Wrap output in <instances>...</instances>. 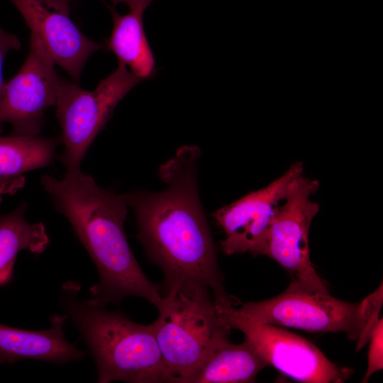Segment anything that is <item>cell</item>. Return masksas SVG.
<instances>
[{
	"label": "cell",
	"mask_w": 383,
	"mask_h": 383,
	"mask_svg": "<svg viewBox=\"0 0 383 383\" xmlns=\"http://www.w3.org/2000/svg\"><path fill=\"white\" fill-rule=\"evenodd\" d=\"M124 65L100 82L94 91L60 79L56 99V117L61 128L64 150L60 155L66 172L81 170L90 145L104 128L121 100L143 81Z\"/></svg>",
	"instance_id": "cell-6"
},
{
	"label": "cell",
	"mask_w": 383,
	"mask_h": 383,
	"mask_svg": "<svg viewBox=\"0 0 383 383\" xmlns=\"http://www.w3.org/2000/svg\"><path fill=\"white\" fill-rule=\"evenodd\" d=\"M40 183L96 267L99 279L89 288L90 299L106 306L138 296L157 306L162 298L160 287L144 274L127 240L128 206L123 194L99 187L81 170L65 172L61 179L43 175Z\"/></svg>",
	"instance_id": "cell-2"
},
{
	"label": "cell",
	"mask_w": 383,
	"mask_h": 383,
	"mask_svg": "<svg viewBox=\"0 0 383 383\" xmlns=\"http://www.w3.org/2000/svg\"><path fill=\"white\" fill-rule=\"evenodd\" d=\"M152 323L168 382L185 383L211 351L232 330L208 288L178 285L162 295Z\"/></svg>",
	"instance_id": "cell-4"
},
{
	"label": "cell",
	"mask_w": 383,
	"mask_h": 383,
	"mask_svg": "<svg viewBox=\"0 0 383 383\" xmlns=\"http://www.w3.org/2000/svg\"><path fill=\"white\" fill-rule=\"evenodd\" d=\"M238 309L261 323L311 332H343L354 341L364 337L370 320L366 298L357 303L348 302L295 280L282 294L244 303Z\"/></svg>",
	"instance_id": "cell-5"
},
{
	"label": "cell",
	"mask_w": 383,
	"mask_h": 383,
	"mask_svg": "<svg viewBox=\"0 0 383 383\" xmlns=\"http://www.w3.org/2000/svg\"><path fill=\"white\" fill-rule=\"evenodd\" d=\"M81 289L77 281H67L62 286L60 303L94 359L96 382H168L152 324L135 323L82 298Z\"/></svg>",
	"instance_id": "cell-3"
},
{
	"label": "cell",
	"mask_w": 383,
	"mask_h": 383,
	"mask_svg": "<svg viewBox=\"0 0 383 383\" xmlns=\"http://www.w3.org/2000/svg\"><path fill=\"white\" fill-rule=\"evenodd\" d=\"M26 26L42 40L55 63L78 82L91 55L104 48L77 28L70 18V0H10Z\"/></svg>",
	"instance_id": "cell-11"
},
{
	"label": "cell",
	"mask_w": 383,
	"mask_h": 383,
	"mask_svg": "<svg viewBox=\"0 0 383 383\" xmlns=\"http://www.w3.org/2000/svg\"><path fill=\"white\" fill-rule=\"evenodd\" d=\"M54 64L40 38L30 32L28 55L6 83L0 106V127L10 123L11 135L35 137L40 133L45 111L56 104L60 79Z\"/></svg>",
	"instance_id": "cell-9"
},
{
	"label": "cell",
	"mask_w": 383,
	"mask_h": 383,
	"mask_svg": "<svg viewBox=\"0 0 383 383\" xmlns=\"http://www.w3.org/2000/svg\"><path fill=\"white\" fill-rule=\"evenodd\" d=\"M21 47V43L18 38L16 35L6 31L0 26V106L6 85L3 77V64L4 58L10 50H20Z\"/></svg>",
	"instance_id": "cell-18"
},
{
	"label": "cell",
	"mask_w": 383,
	"mask_h": 383,
	"mask_svg": "<svg viewBox=\"0 0 383 383\" xmlns=\"http://www.w3.org/2000/svg\"><path fill=\"white\" fill-rule=\"evenodd\" d=\"M154 0H110V3L123 4L128 11L120 13L116 8L107 4L113 18L111 34L105 48L114 53L118 64L130 68L143 79L155 73V60L144 32L143 15Z\"/></svg>",
	"instance_id": "cell-13"
},
{
	"label": "cell",
	"mask_w": 383,
	"mask_h": 383,
	"mask_svg": "<svg viewBox=\"0 0 383 383\" xmlns=\"http://www.w3.org/2000/svg\"><path fill=\"white\" fill-rule=\"evenodd\" d=\"M200 155L196 146H182L159 169L165 189L132 192L123 196L134 212L139 241L150 260L163 273L162 296L178 285L196 284L210 289L217 301L236 306L238 300L226 291L216 248L199 200Z\"/></svg>",
	"instance_id": "cell-1"
},
{
	"label": "cell",
	"mask_w": 383,
	"mask_h": 383,
	"mask_svg": "<svg viewBox=\"0 0 383 383\" xmlns=\"http://www.w3.org/2000/svg\"><path fill=\"white\" fill-rule=\"evenodd\" d=\"M231 329L243 333L268 365L291 379L306 383H341L353 370L330 361L312 343L274 325L255 321L231 304L219 303Z\"/></svg>",
	"instance_id": "cell-7"
},
{
	"label": "cell",
	"mask_w": 383,
	"mask_h": 383,
	"mask_svg": "<svg viewBox=\"0 0 383 383\" xmlns=\"http://www.w3.org/2000/svg\"><path fill=\"white\" fill-rule=\"evenodd\" d=\"M26 209L27 203L22 202L12 211L0 214V287L13 279L21 251L40 254L50 243L43 223H30L26 219Z\"/></svg>",
	"instance_id": "cell-16"
},
{
	"label": "cell",
	"mask_w": 383,
	"mask_h": 383,
	"mask_svg": "<svg viewBox=\"0 0 383 383\" xmlns=\"http://www.w3.org/2000/svg\"><path fill=\"white\" fill-rule=\"evenodd\" d=\"M367 368L362 382H367L370 377L383 368V319L379 318L369 340Z\"/></svg>",
	"instance_id": "cell-17"
},
{
	"label": "cell",
	"mask_w": 383,
	"mask_h": 383,
	"mask_svg": "<svg viewBox=\"0 0 383 383\" xmlns=\"http://www.w3.org/2000/svg\"><path fill=\"white\" fill-rule=\"evenodd\" d=\"M318 188V181L303 174L295 179L275 213L264 255L279 264L292 280L316 292H329L309 253V228L320 209L311 196Z\"/></svg>",
	"instance_id": "cell-8"
},
{
	"label": "cell",
	"mask_w": 383,
	"mask_h": 383,
	"mask_svg": "<svg viewBox=\"0 0 383 383\" xmlns=\"http://www.w3.org/2000/svg\"><path fill=\"white\" fill-rule=\"evenodd\" d=\"M67 317L53 315L50 328L31 331L0 323V364L37 360L64 364L81 360L85 353L69 343L64 335Z\"/></svg>",
	"instance_id": "cell-12"
},
{
	"label": "cell",
	"mask_w": 383,
	"mask_h": 383,
	"mask_svg": "<svg viewBox=\"0 0 383 383\" xmlns=\"http://www.w3.org/2000/svg\"><path fill=\"white\" fill-rule=\"evenodd\" d=\"M60 138L0 135V203L26 184V173L48 167L55 157Z\"/></svg>",
	"instance_id": "cell-14"
},
{
	"label": "cell",
	"mask_w": 383,
	"mask_h": 383,
	"mask_svg": "<svg viewBox=\"0 0 383 383\" xmlns=\"http://www.w3.org/2000/svg\"><path fill=\"white\" fill-rule=\"evenodd\" d=\"M303 172V163L296 162L266 187L248 193L212 214L225 235L221 244L225 254L264 255L275 213L292 183Z\"/></svg>",
	"instance_id": "cell-10"
},
{
	"label": "cell",
	"mask_w": 383,
	"mask_h": 383,
	"mask_svg": "<svg viewBox=\"0 0 383 383\" xmlns=\"http://www.w3.org/2000/svg\"><path fill=\"white\" fill-rule=\"evenodd\" d=\"M268 366L251 343L245 338L240 344L229 339L218 344L185 383L253 382Z\"/></svg>",
	"instance_id": "cell-15"
}]
</instances>
